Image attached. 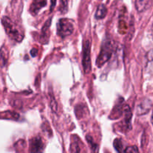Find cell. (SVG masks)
<instances>
[{"mask_svg":"<svg viewBox=\"0 0 153 153\" xmlns=\"http://www.w3.org/2000/svg\"><path fill=\"white\" fill-rule=\"evenodd\" d=\"M57 0H51V7H50V11L52 12L53 9L55 8V5H56Z\"/></svg>","mask_w":153,"mask_h":153,"instance_id":"ffe728a7","label":"cell"},{"mask_svg":"<svg viewBox=\"0 0 153 153\" xmlns=\"http://www.w3.org/2000/svg\"><path fill=\"white\" fill-rule=\"evenodd\" d=\"M30 53H31V56L32 57H36L37 55V49H36V48H33V49L31 50V52H30Z\"/></svg>","mask_w":153,"mask_h":153,"instance_id":"44dd1931","label":"cell"},{"mask_svg":"<svg viewBox=\"0 0 153 153\" xmlns=\"http://www.w3.org/2000/svg\"><path fill=\"white\" fill-rule=\"evenodd\" d=\"M1 23L4 26L6 34L10 39L18 43L23 40V34H22V33L18 30L15 24L12 22L10 18L7 16H3L1 19Z\"/></svg>","mask_w":153,"mask_h":153,"instance_id":"7a4b0ae2","label":"cell"},{"mask_svg":"<svg viewBox=\"0 0 153 153\" xmlns=\"http://www.w3.org/2000/svg\"><path fill=\"white\" fill-rule=\"evenodd\" d=\"M86 139L87 140H88V143H89V144H91L92 150L94 151V152H97V151H98V146L93 141L92 137H91V136H87Z\"/></svg>","mask_w":153,"mask_h":153,"instance_id":"2e32d148","label":"cell"},{"mask_svg":"<svg viewBox=\"0 0 153 153\" xmlns=\"http://www.w3.org/2000/svg\"><path fill=\"white\" fill-rule=\"evenodd\" d=\"M70 151L71 152H80V149H79V146L78 143H76V141L73 142L72 144L70 145Z\"/></svg>","mask_w":153,"mask_h":153,"instance_id":"e0dca14e","label":"cell"},{"mask_svg":"<svg viewBox=\"0 0 153 153\" xmlns=\"http://www.w3.org/2000/svg\"><path fill=\"white\" fill-rule=\"evenodd\" d=\"M51 20H52L51 18L48 19V20L46 21V23L44 24L43 28H42L40 41L43 42V40H44L43 43H46V40H47L48 38H49V27H50V25H51Z\"/></svg>","mask_w":153,"mask_h":153,"instance_id":"9c48e42d","label":"cell"},{"mask_svg":"<svg viewBox=\"0 0 153 153\" xmlns=\"http://www.w3.org/2000/svg\"><path fill=\"white\" fill-rule=\"evenodd\" d=\"M67 10H68V0H60V12L61 13H66Z\"/></svg>","mask_w":153,"mask_h":153,"instance_id":"4fadbf2b","label":"cell"},{"mask_svg":"<svg viewBox=\"0 0 153 153\" xmlns=\"http://www.w3.org/2000/svg\"><path fill=\"white\" fill-rule=\"evenodd\" d=\"M151 121H152V123L153 126V111H152V118H151Z\"/></svg>","mask_w":153,"mask_h":153,"instance_id":"7402d4cb","label":"cell"},{"mask_svg":"<svg viewBox=\"0 0 153 153\" xmlns=\"http://www.w3.org/2000/svg\"><path fill=\"white\" fill-rule=\"evenodd\" d=\"M50 107L52 112L56 113L57 111H58V104H57L56 100L54 97V95L52 94H50Z\"/></svg>","mask_w":153,"mask_h":153,"instance_id":"9a60e30c","label":"cell"},{"mask_svg":"<svg viewBox=\"0 0 153 153\" xmlns=\"http://www.w3.org/2000/svg\"><path fill=\"white\" fill-rule=\"evenodd\" d=\"M114 147L116 149V151H117L118 152H123V143L121 139L117 138L115 139L114 141Z\"/></svg>","mask_w":153,"mask_h":153,"instance_id":"5bb4252c","label":"cell"},{"mask_svg":"<svg viewBox=\"0 0 153 153\" xmlns=\"http://www.w3.org/2000/svg\"><path fill=\"white\" fill-rule=\"evenodd\" d=\"M146 58L149 61H153V49H151L150 51L147 52L146 54Z\"/></svg>","mask_w":153,"mask_h":153,"instance_id":"d6986e66","label":"cell"},{"mask_svg":"<svg viewBox=\"0 0 153 153\" xmlns=\"http://www.w3.org/2000/svg\"><path fill=\"white\" fill-rule=\"evenodd\" d=\"M73 31H74V23L73 20L66 18L59 19L57 24V33L58 36H60L61 38H64L73 34Z\"/></svg>","mask_w":153,"mask_h":153,"instance_id":"3957f363","label":"cell"},{"mask_svg":"<svg viewBox=\"0 0 153 153\" xmlns=\"http://www.w3.org/2000/svg\"><path fill=\"white\" fill-rule=\"evenodd\" d=\"M43 150V143L40 137H34L30 140V152H40Z\"/></svg>","mask_w":153,"mask_h":153,"instance_id":"5b68a950","label":"cell"},{"mask_svg":"<svg viewBox=\"0 0 153 153\" xmlns=\"http://www.w3.org/2000/svg\"><path fill=\"white\" fill-rule=\"evenodd\" d=\"M8 59V51L4 46L0 49V66L4 67Z\"/></svg>","mask_w":153,"mask_h":153,"instance_id":"8fae6325","label":"cell"},{"mask_svg":"<svg viewBox=\"0 0 153 153\" xmlns=\"http://www.w3.org/2000/svg\"><path fill=\"white\" fill-rule=\"evenodd\" d=\"M114 51V42L111 39H106L103 41L100 49V55L97 59V65L101 67L108 61L111 57Z\"/></svg>","mask_w":153,"mask_h":153,"instance_id":"6da1fadb","label":"cell"},{"mask_svg":"<svg viewBox=\"0 0 153 153\" xmlns=\"http://www.w3.org/2000/svg\"><path fill=\"white\" fill-rule=\"evenodd\" d=\"M47 0H34L30 7V12L31 14L37 15L43 7L46 5Z\"/></svg>","mask_w":153,"mask_h":153,"instance_id":"8992f818","label":"cell"},{"mask_svg":"<svg viewBox=\"0 0 153 153\" xmlns=\"http://www.w3.org/2000/svg\"><path fill=\"white\" fill-rule=\"evenodd\" d=\"M106 13H107V8H106L105 5L101 4L97 7V11H96L95 13V17L98 19H102L106 16Z\"/></svg>","mask_w":153,"mask_h":153,"instance_id":"7c38bea8","label":"cell"},{"mask_svg":"<svg viewBox=\"0 0 153 153\" xmlns=\"http://www.w3.org/2000/svg\"><path fill=\"white\" fill-rule=\"evenodd\" d=\"M152 102L149 100H144L137 105V114L138 115H143L148 113L152 108Z\"/></svg>","mask_w":153,"mask_h":153,"instance_id":"52a82bcc","label":"cell"},{"mask_svg":"<svg viewBox=\"0 0 153 153\" xmlns=\"http://www.w3.org/2000/svg\"><path fill=\"white\" fill-rule=\"evenodd\" d=\"M82 66L84 72L88 74L91 70V41L85 40L82 46Z\"/></svg>","mask_w":153,"mask_h":153,"instance_id":"277c9868","label":"cell"},{"mask_svg":"<svg viewBox=\"0 0 153 153\" xmlns=\"http://www.w3.org/2000/svg\"><path fill=\"white\" fill-rule=\"evenodd\" d=\"M132 117V113L131 110L128 105H126L124 108V127L128 130L131 129V120Z\"/></svg>","mask_w":153,"mask_h":153,"instance_id":"ba28073f","label":"cell"},{"mask_svg":"<svg viewBox=\"0 0 153 153\" xmlns=\"http://www.w3.org/2000/svg\"><path fill=\"white\" fill-rule=\"evenodd\" d=\"M150 4V0H136L135 7L139 13L145 11Z\"/></svg>","mask_w":153,"mask_h":153,"instance_id":"30bf717a","label":"cell"},{"mask_svg":"<svg viewBox=\"0 0 153 153\" xmlns=\"http://www.w3.org/2000/svg\"><path fill=\"white\" fill-rule=\"evenodd\" d=\"M125 152H138L139 150L137 149V147L136 146H129V147H127L126 149L124 150Z\"/></svg>","mask_w":153,"mask_h":153,"instance_id":"ac0fdd59","label":"cell"}]
</instances>
